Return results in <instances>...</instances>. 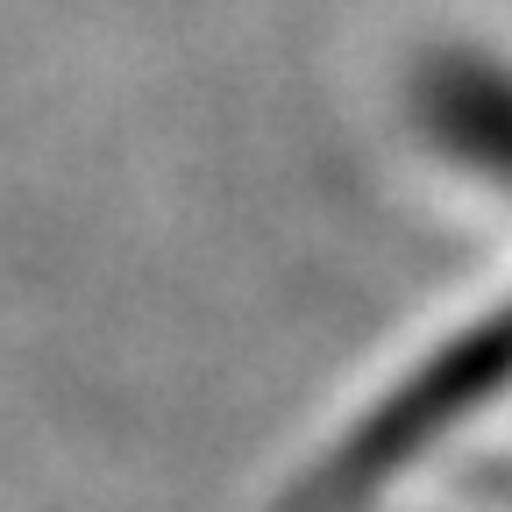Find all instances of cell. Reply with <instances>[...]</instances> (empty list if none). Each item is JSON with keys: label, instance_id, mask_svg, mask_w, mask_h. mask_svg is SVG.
<instances>
[{"label": "cell", "instance_id": "cell-1", "mask_svg": "<svg viewBox=\"0 0 512 512\" xmlns=\"http://www.w3.org/2000/svg\"><path fill=\"white\" fill-rule=\"evenodd\" d=\"M427 121L448 150L477 164V178H498L512 192V72L448 57L427 86ZM498 406H512V292L463 320L441 349L406 363L349 427H335V441L292 484L285 512H370L392 484L427 470L448 441L484 427Z\"/></svg>", "mask_w": 512, "mask_h": 512}]
</instances>
